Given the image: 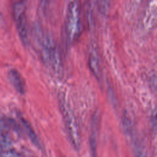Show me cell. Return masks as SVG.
I'll return each mask as SVG.
<instances>
[{
	"instance_id": "cell-1",
	"label": "cell",
	"mask_w": 157,
	"mask_h": 157,
	"mask_svg": "<svg viewBox=\"0 0 157 157\" xmlns=\"http://www.w3.org/2000/svg\"><path fill=\"white\" fill-rule=\"evenodd\" d=\"M59 107L69 139L73 147L78 150L80 148V135L76 117L69 105L63 98H59Z\"/></svg>"
},
{
	"instance_id": "cell-2",
	"label": "cell",
	"mask_w": 157,
	"mask_h": 157,
	"mask_svg": "<svg viewBox=\"0 0 157 157\" xmlns=\"http://www.w3.org/2000/svg\"><path fill=\"white\" fill-rule=\"evenodd\" d=\"M38 39L40 43L41 55L44 62L54 72L58 74L61 73V61L53 40L48 34L39 35Z\"/></svg>"
},
{
	"instance_id": "cell-3",
	"label": "cell",
	"mask_w": 157,
	"mask_h": 157,
	"mask_svg": "<svg viewBox=\"0 0 157 157\" xmlns=\"http://www.w3.org/2000/svg\"><path fill=\"white\" fill-rule=\"evenodd\" d=\"M81 29L80 7L77 1H70L67 5L66 18V32L67 38L72 41L77 38Z\"/></svg>"
},
{
	"instance_id": "cell-7",
	"label": "cell",
	"mask_w": 157,
	"mask_h": 157,
	"mask_svg": "<svg viewBox=\"0 0 157 157\" xmlns=\"http://www.w3.org/2000/svg\"><path fill=\"white\" fill-rule=\"evenodd\" d=\"M90 66L91 68L93 69V71L95 73V74L98 75L99 70H98V60L96 57L94 55H91L90 57Z\"/></svg>"
},
{
	"instance_id": "cell-5",
	"label": "cell",
	"mask_w": 157,
	"mask_h": 157,
	"mask_svg": "<svg viewBox=\"0 0 157 157\" xmlns=\"http://www.w3.org/2000/svg\"><path fill=\"white\" fill-rule=\"evenodd\" d=\"M8 78L15 89L20 94L25 92V85L24 80L20 73L15 69H11L8 72Z\"/></svg>"
},
{
	"instance_id": "cell-8",
	"label": "cell",
	"mask_w": 157,
	"mask_h": 157,
	"mask_svg": "<svg viewBox=\"0 0 157 157\" xmlns=\"http://www.w3.org/2000/svg\"><path fill=\"white\" fill-rule=\"evenodd\" d=\"M151 82L152 86L157 91V74L152 76V77L151 78Z\"/></svg>"
},
{
	"instance_id": "cell-9",
	"label": "cell",
	"mask_w": 157,
	"mask_h": 157,
	"mask_svg": "<svg viewBox=\"0 0 157 157\" xmlns=\"http://www.w3.org/2000/svg\"><path fill=\"white\" fill-rule=\"evenodd\" d=\"M6 157H7V156H6ZM8 157H9V156H8ZM9 157H10V156H9Z\"/></svg>"
},
{
	"instance_id": "cell-4",
	"label": "cell",
	"mask_w": 157,
	"mask_h": 157,
	"mask_svg": "<svg viewBox=\"0 0 157 157\" xmlns=\"http://www.w3.org/2000/svg\"><path fill=\"white\" fill-rule=\"evenodd\" d=\"M12 14L19 37L23 43L26 44L29 42V29L25 2L22 1L15 2L12 6Z\"/></svg>"
},
{
	"instance_id": "cell-6",
	"label": "cell",
	"mask_w": 157,
	"mask_h": 157,
	"mask_svg": "<svg viewBox=\"0 0 157 157\" xmlns=\"http://www.w3.org/2000/svg\"><path fill=\"white\" fill-rule=\"evenodd\" d=\"M21 120L22 124H23V126H24V128H25V130L27 132V134H28L29 138L30 139V140L32 141V142L35 145H36L37 147H40V144H39V142L38 140V139H37L33 129L32 128L31 126L23 118H21Z\"/></svg>"
}]
</instances>
